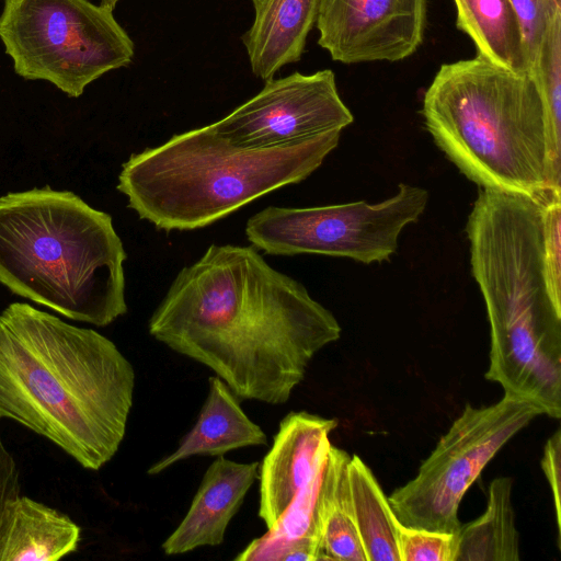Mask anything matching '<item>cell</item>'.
I'll return each instance as SVG.
<instances>
[{
  "instance_id": "obj_1",
  "label": "cell",
  "mask_w": 561,
  "mask_h": 561,
  "mask_svg": "<svg viewBox=\"0 0 561 561\" xmlns=\"http://www.w3.org/2000/svg\"><path fill=\"white\" fill-rule=\"evenodd\" d=\"M148 331L238 399L267 404L286 403L316 354L341 336L333 313L255 247L215 243L178 273Z\"/></svg>"
},
{
  "instance_id": "obj_2",
  "label": "cell",
  "mask_w": 561,
  "mask_h": 561,
  "mask_svg": "<svg viewBox=\"0 0 561 561\" xmlns=\"http://www.w3.org/2000/svg\"><path fill=\"white\" fill-rule=\"evenodd\" d=\"M136 375L106 336L24 302L0 313V419L49 439L85 469L117 453Z\"/></svg>"
},
{
  "instance_id": "obj_3",
  "label": "cell",
  "mask_w": 561,
  "mask_h": 561,
  "mask_svg": "<svg viewBox=\"0 0 561 561\" xmlns=\"http://www.w3.org/2000/svg\"><path fill=\"white\" fill-rule=\"evenodd\" d=\"M550 194L480 188L466 225L471 273L490 324L484 377L542 411L561 404V297L543 259L542 213Z\"/></svg>"
},
{
  "instance_id": "obj_4",
  "label": "cell",
  "mask_w": 561,
  "mask_h": 561,
  "mask_svg": "<svg viewBox=\"0 0 561 561\" xmlns=\"http://www.w3.org/2000/svg\"><path fill=\"white\" fill-rule=\"evenodd\" d=\"M436 146L480 188L543 197L561 192L542 100L533 77L484 57L444 64L423 98Z\"/></svg>"
},
{
  "instance_id": "obj_5",
  "label": "cell",
  "mask_w": 561,
  "mask_h": 561,
  "mask_svg": "<svg viewBox=\"0 0 561 561\" xmlns=\"http://www.w3.org/2000/svg\"><path fill=\"white\" fill-rule=\"evenodd\" d=\"M126 259L111 215L70 191L0 196V283L14 295L106 327L127 312Z\"/></svg>"
},
{
  "instance_id": "obj_6",
  "label": "cell",
  "mask_w": 561,
  "mask_h": 561,
  "mask_svg": "<svg viewBox=\"0 0 561 561\" xmlns=\"http://www.w3.org/2000/svg\"><path fill=\"white\" fill-rule=\"evenodd\" d=\"M342 130L296 145L239 147L211 125L173 135L133 153L117 190L128 207L165 231L209 226L249 203L311 175L337 147Z\"/></svg>"
},
{
  "instance_id": "obj_7",
  "label": "cell",
  "mask_w": 561,
  "mask_h": 561,
  "mask_svg": "<svg viewBox=\"0 0 561 561\" xmlns=\"http://www.w3.org/2000/svg\"><path fill=\"white\" fill-rule=\"evenodd\" d=\"M0 39L16 75L45 80L70 98L135 54L113 10L89 0H3Z\"/></svg>"
},
{
  "instance_id": "obj_8",
  "label": "cell",
  "mask_w": 561,
  "mask_h": 561,
  "mask_svg": "<svg viewBox=\"0 0 561 561\" xmlns=\"http://www.w3.org/2000/svg\"><path fill=\"white\" fill-rule=\"evenodd\" d=\"M538 415L542 414L536 405L505 394L491 405L467 404L416 476L388 496L399 523L457 534L467 491L503 446Z\"/></svg>"
},
{
  "instance_id": "obj_9",
  "label": "cell",
  "mask_w": 561,
  "mask_h": 561,
  "mask_svg": "<svg viewBox=\"0 0 561 561\" xmlns=\"http://www.w3.org/2000/svg\"><path fill=\"white\" fill-rule=\"evenodd\" d=\"M428 199L424 187L400 183L393 196L377 204L268 206L248 219L245 236L271 255L322 254L380 263L397 252L399 236L419 220Z\"/></svg>"
},
{
  "instance_id": "obj_10",
  "label": "cell",
  "mask_w": 561,
  "mask_h": 561,
  "mask_svg": "<svg viewBox=\"0 0 561 561\" xmlns=\"http://www.w3.org/2000/svg\"><path fill=\"white\" fill-rule=\"evenodd\" d=\"M353 122L333 71L324 69L267 80L256 95L210 125L239 147L266 149L343 130Z\"/></svg>"
},
{
  "instance_id": "obj_11",
  "label": "cell",
  "mask_w": 561,
  "mask_h": 561,
  "mask_svg": "<svg viewBox=\"0 0 561 561\" xmlns=\"http://www.w3.org/2000/svg\"><path fill=\"white\" fill-rule=\"evenodd\" d=\"M316 23L335 61H399L423 43L426 0H319Z\"/></svg>"
},
{
  "instance_id": "obj_12",
  "label": "cell",
  "mask_w": 561,
  "mask_h": 561,
  "mask_svg": "<svg viewBox=\"0 0 561 561\" xmlns=\"http://www.w3.org/2000/svg\"><path fill=\"white\" fill-rule=\"evenodd\" d=\"M335 419L306 411L280 422L270 451L260 463L259 516L271 528L320 469L331 445Z\"/></svg>"
},
{
  "instance_id": "obj_13",
  "label": "cell",
  "mask_w": 561,
  "mask_h": 561,
  "mask_svg": "<svg viewBox=\"0 0 561 561\" xmlns=\"http://www.w3.org/2000/svg\"><path fill=\"white\" fill-rule=\"evenodd\" d=\"M260 462H236L218 456L205 471L182 522L163 541L167 556L222 543L230 520L259 478Z\"/></svg>"
},
{
  "instance_id": "obj_14",
  "label": "cell",
  "mask_w": 561,
  "mask_h": 561,
  "mask_svg": "<svg viewBox=\"0 0 561 561\" xmlns=\"http://www.w3.org/2000/svg\"><path fill=\"white\" fill-rule=\"evenodd\" d=\"M252 26L243 34L251 70L264 81L297 62L317 21L319 0H251Z\"/></svg>"
},
{
  "instance_id": "obj_15",
  "label": "cell",
  "mask_w": 561,
  "mask_h": 561,
  "mask_svg": "<svg viewBox=\"0 0 561 561\" xmlns=\"http://www.w3.org/2000/svg\"><path fill=\"white\" fill-rule=\"evenodd\" d=\"M208 386L207 398L194 426L173 453L151 465L148 474H158L193 456L218 457L233 449L266 445L265 433L248 417L226 382L215 375L209 378Z\"/></svg>"
},
{
  "instance_id": "obj_16",
  "label": "cell",
  "mask_w": 561,
  "mask_h": 561,
  "mask_svg": "<svg viewBox=\"0 0 561 561\" xmlns=\"http://www.w3.org/2000/svg\"><path fill=\"white\" fill-rule=\"evenodd\" d=\"M79 541L80 527L67 515L19 495L7 508L0 561H57Z\"/></svg>"
},
{
  "instance_id": "obj_17",
  "label": "cell",
  "mask_w": 561,
  "mask_h": 561,
  "mask_svg": "<svg viewBox=\"0 0 561 561\" xmlns=\"http://www.w3.org/2000/svg\"><path fill=\"white\" fill-rule=\"evenodd\" d=\"M350 457L333 445L327 453L318 502L320 560L368 561L352 507Z\"/></svg>"
},
{
  "instance_id": "obj_18",
  "label": "cell",
  "mask_w": 561,
  "mask_h": 561,
  "mask_svg": "<svg viewBox=\"0 0 561 561\" xmlns=\"http://www.w3.org/2000/svg\"><path fill=\"white\" fill-rule=\"evenodd\" d=\"M457 27L478 54L515 72H527L522 32L510 0H454Z\"/></svg>"
},
{
  "instance_id": "obj_19",
  "label": "cell",
  "mask_w": 561,
  "mask_h": 561,
  "mask_svg": "<svg viewBox=\"0 0 561 561\" xmlns=\"http://www.w3.org/2000/svg\"><path fill=\"white\" fill-rule=\"evenodd\" d=\"M513 480L497 477L489 485L484 513L461 525L456 561H518L519 534L512 503Z\"/></svg>"
},
{
  "instance_id": "obj_20",
  "label": "cell",
  "mask_w": 561,
  "mask_h": 561,
  "mask_svg": "<svg viewBox=\"0 0 561 561\" xmlns=\"http://www.w3.org/2000/svg\"><path fill=\"white\" fill-rule=\"evenodd\" d=\"M347 478L356 526L368 561H401L397 519L379 482L364 460L353 455Z\"/></svg>"
},
{
  "instance_id": "obj_21",
  "label": "cell",
  "mask_w": 561,
  "mask_h": 561,
  "mask_svg": "<svg viewBox=\"0 0 561 561\" xmlns=\"http://www.w3.org/2000/svg\"><path fill=\"white\" fill-rule=\"evenodd\" d=\"M530 76L543 103L553 156L561 163V14L547 31Z\"/></svg>"
},
{
  "instance_id": "obj_22",
  "label": "cell",
  "mask_w": 561,
  "mask_h": 561,
  "mask_svg": "<svg viewBox=\"0 0 561 561\" xmlns=\"http://www.w3.org/2000/svg\"><path fill=\"white\" fill-rule=\"evenodd\" d=\"M519 23L527 71L530 75L547 31L558 14L559 0H510Z\"/></svg>"
},
{
  "instance_id": "obj_23",
  "label": "cell",
  "mask_w": 561,
  "mask_h": 561,
  "mask_svg": "<svg viewBox=\"0 0 561 561\" xmlns=\"http://www.w3.org/2000/svg\"><path fill=\"white\" fill-rule=\"evenodd\" d=\"M398 547L401 561H456L458 533H440L401 525Z\"/></svg>"
},
{
  "instance_id": "obj_24",
  "label": "cell",
  "mask_w": 561,
  "mask_h": 561,
  "mask_svg": "<svg viewBox=\"0 0 561 561\" xmlns=\"http://www.w3.org/2000/svg\"><path fill=\"white\" fill-rule=\"evenodd\" d=\"M541 469L549 484L556 513L558 542L561 534V431L558 428L545 444L540 461Z\"/></svg>"
},
{
  "instance_id": "obj_25",
  "label": "cell",
  "mask_w": 561,
  "mask_h": 561,
  "mask_svg": "<svg viewBox=\"0 0 561 561\" xmlns=\"http://www.w3.org/2000/svg\"><path fill=\"white\" fill-rule=\"evenodd\" d=\"M19 478L16 462L7 450L0 435V539L8 505L20 495Z\"/></svg>"
},
{
  "instance_id": "obj_26",
  "label": "cell",
  "mask_w": 561,
  "mask_h": 561,
  "mask_svg": "<svg viewBox=\"0 0 561 561\" xmlns=\"http://www.w3.org/2000/svg\"><path fill=\"white\" fill-rule=\"evenodd\" d=\"M119 0H101L100 4L113 10Z\"/></svg>"
}]
</instances>
